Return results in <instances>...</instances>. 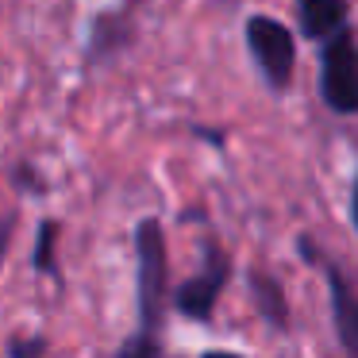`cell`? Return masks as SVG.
<instances>
[{
	"label": "cell",
	"instance_id": "8992f818",
	"mask_svg": "<svg viewBox=\"0 0 358 358\" xmlns=\"http://www.w3.org/2000/svg\"><path fill=\"white\" fill-rule=\"evenodd\" d=\"M347 24V0H301V31L324 43Z\"/></svg>",
	"mask_w": 358,
	"mask_h": 358
},
{
	"label": "cell",
	"instance_id": "52a82bcc",
	"mask_svg": "<svg viewBox=\"0 0 358 358\" xmlns=\"http://www.w3.org/2000/svg\"><path fill=\"white\" fill-rule=\"evenodd\" d=\"M247 285H250V293H255V304L266 316V324H270L273 331H285L289 327V308H285V296H281V285L273 278H266V273H250Z\"/></svg>",
	"mask_w": 358,
	"mask_h": 358
},
{
	"label": "cell",
	"instance_id": "7a4b0ae2",
	"mask_svg": "<svg viewBox=\"0 0 358 358\" xmlns=\"http://www.w3.org/2000/svg\"><path fill=\"white\" fill-rule=\"evenodd\" d=\"M320 93H324L327 108L339 112V116H355L358 112V43L347 24L324 39Z\"/></svg>",
	"mask_w": 358,
	"mask_h": 358
},
{
	"label": "cell",
	"instance_id": "6da1fadb",
	"mask_svg": "<svg viewBox=\"0 0 358 358\" xmlns=\"http://www.w3.org/2000/svg\"><path fill=\"white\" fill-rule=\"evenodd\" d=\"M135 258H139V335L127 339L120 355H158L166 301V239L158 220H143L135 227Z\"/></svg>",
	"mask_w": 358,
	"mask_h": 358
},
{
	"label": "cell",
	"instance_id": "5b68a950",
	"mask_svg": "<svg viewBox=\"0 0 358 358\" xmlns=\"http://www.w3.org/2000/svg\"><path fill=\"white\" fill-rule=\"evenodd\" d=\"M301 255L312 258L320 266V273L327 278V293H331V320H335V335H339L343 350L358 355V281L347 278L335 258L320 255L312 243H301Z\"/></svg>",
	"mask_w": 358,
	"mask_h": 358
},
{
	"label": "cell",
	"instance_id": "3957f363",
	"mask_svg": "<svg viewBox=\"0 0 358 358\" xmlns=\"http://www.w3.org/2000/svg\"><path fill=\"white\" fill-rule=\"evenodd\" d=\"M247 47L255 58L258 73L266 78L270 89H285L293 78V62H296V43L293 31L285 24H278L273 16H250L247 20Z\"/></svg>",
	"mask_w": 358,
	"mask_h": 358
},
{
	"label": "cell",
	"instance_id": "ba28073f",
	"mask_svg": "<svg viewBox=\"0 0 358 358\" xmlns=\"http://www.w3.org/2000/svg\"><path fill=\"white\" fill-rule=\"evenodd\" d=\"M58 227L50 224V220H43L39 224V243H35V270L43 273H55V239H58Z\"/></svg>",
	"mask_w": 358,
	"mask_h": 358
},
{
	"label": "cell",
	"instance_id": "277c9868",
	"mask_svg": "<svg viewBox=\"0 0 358 358\" xmlns=\"http://www.w3.org/2000/svg\"><path fill=\"white\" fill-rule=\"evenodd\" d=\"M224 281H227V255L220 250V243H204V266L185 278L173 293V308L181 316L196 320V324H208L212 312H216V296L224 293Z\"/></svg>",
	"mask_w": 358,
	"mask_h": 358
},
{
	"label": "cell",
	"instance_id": "9c48e42d",
	"mask_svg": "<svg viewBox=\"0 0 358 358\" xmlns=\"http://www.w3.org/2000/svg\"><path fill=\"white\" fill-rule=\"evenodd\" d=\"M12 355H39V350H43V343L39 339H31V343H12Z\"/></svg>",
	"mask_w": 358,
	"mask_h": 358
},
{
	"label": "cell",
	"instance_id": "30bf717a",
	"mask_svg": "<svg viewBox=\"0 0 358 358\" xmlns=\"http://www.w3.org/2000/svg\"><path fill=\"white\" fill-rule=\"evenodd\" d=\"M350 216H355V227H358V181H355V193H350Z\"/></svg>",
	"mask_w": 358,
	"mask_h": 358
}]
</instances>
